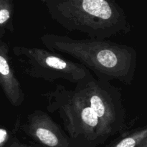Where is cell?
I'll list each match as a JSON object with an SVG mask.
<instances>
[{"mask_svg": "<svg viewBox=\"0 0 147 147\" xmlns=\"http://www.w3.org/2000/svg\"><path fill=\"white\" fill-rule=\"evenodd\" d=\"M16 130H21L27 137L45 147H70V142L65 132L41 110H35L27 115L22 123L17 121Z\"/></svg>", "mask_w": 147, "mask_h": 147, "instance_id": "cell-6", "label": "cell"}, {"mask_svg": "<svg viewBox=\"0 0 147 147\" xmlns=\"http://www.w3.org/2000/svg\"><path fill=\"white\" fill-rule=\"evenodd\" d=\"M14 5L12 0H0V39L5 34L7 30L13 32Z\"/></svg>", "mask_w": 147, "mask_h": 147, "instance_id": "cell-8", "label": "cell"}, {"mask_svg": "<svg viewBox=\"0 0 147 147\" xmlns=\"http://www.w3.org/2000/svg\"><path fill=\"white\" fill-rule=\"evenodd\" d=\"M14 132H10L7 129L0 128V147H4L14 138L12 136Z\"/></svg>", "mask_w": 147, "mask_h": 147, "instance_id": "cell-10", "label": "cell"}, {"mask_svg": "<svg viewBox=\"0 0 147 147\" xmlns=\"http://www.w3.org/2000/svg\"><path fill=\"white\" fill-rule=\"evenodd\" d=\"M0 87L11 106L19 107L23 104L25 93L13 70L9 47L1 39H0Z\"/></svg>", "mask_w": 147, "mask_h": 147, "instance_id": "cell-7", "label": "cell"}, {"mask_svg": "<svg viewBox=\"0 0 147 147\" xmlns=\"http://www.w3.org/2000/svg\"><path fill=\"white\" fill-rule=\"evenodd\" d=\"M147 137V125L129 133H123V137L106 147H137Z\"/></svg>", "mask_w": 147, "mask_h": 147, "instance_id": "cell-9", "label": "cell"}, {"mask_svg": "<svg viewBox=\"0 0 147 147\" xmlns=\"http://www.w3.org/2000/svg\"><path fill=\"white\" fill-rule=\"evenodd\" d=\"M49 15L68 31L107 40L131 30L126 12L112 0H41Z\"/></svg>", "mask_w": 147, "mask_h": 147, "instance_id": "cell-2", "label": "cell"}, {"mask_svg": "<svg viewBox=\"0 0 147 147\" xmlns=\"http://www.w3.org/2000/svg\"><path fill=\"white\" fill-rule=\"evenodd\" d=\"M42 44L53 53L70 56L91 71L96 78L132 84L137 66V53L133 47L106 40L73 39L67 35L45 34Z\"/></svg>", "mask_w": 147, "mask_h": 147, "instance_id": "cell-1", "label": "cell"}, {"mask_svg": "<svg viewBox=\"0 0 147 147\" xmlns=\"http://www.w3.org/2000/svg\"><path fill=\"white\" fill-rule=\"evenodd\" d=\"M137 147H147V137L144 140L142 141L139 145H138Z\"/></svg>", "mask_w": 147, "mask_h": 147, "instance_id": "cell-12", "label": "cell"}, {"mask_svg": "<svg viewBox=\"0 0 147 147\" xmlns=\"http://www.w3.org/2000/svg\"><path fill=\"white\" fill-rule=\"evenodd\" d=\"M12 52L23 73L32 78L48 82L62 79L76 85L91 74L78 62L45 49L17 45Z\"/></svg>", "mask_w": 147, "mask_h": 147, "instance_id": "cell-5", "label": "cell"}, {"mask_svg": "<svg viewBox=\"0 0 147 147\" xmlns=\"http://www.w3.org/2000/svg\"><path fill=\"white\" fill-rule=\"evenodd\" d=\"M74 90L96 115L106 139L124 132L127 127L126 111L119 88L111 82L96 78L90 74L76 84Z\"/></svg>", "mask_w": 147, "mask_h": 147, "instance_id": "cell-4", "label": "cell"}, {"mask_svg": "<svg viewBox=\"0 0 147 147\" xmlns=\"http://www.w3.org/2000/svg\"><path fill=\"white\" fill-rule=\"evenodd\" d=\"M7 147H36V146L23 143V142H20L17 138L14 137L12 139H11V142L9 143V144L7 145Z\"/></svg>", "mask_w": 147, "mask_h": 147, "instance_id": "cell-11", "label": "cell"}, {"mask_svg": "<svg viewBox=\"0 0 147 147\" xmlns=\"http://www.w3.org/2000/svg\"><path fill=\"white\" fill-rule=\"evenodd\" d=\"M42 96L47 102V110L61 118L70 147H96L108 140L96 115L76 90L57 85Z\"/></svg>", "mask_w": 147, "mask_h": 147, "instance_id": "cell-3", "label": "cell"}]
</instances>
